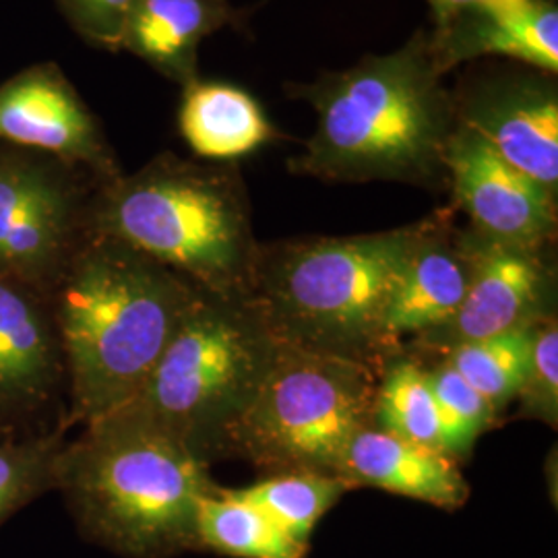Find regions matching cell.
Masks as SVG:
<instances>
[{
	"instance_id": "6da1fadb",
	"label": "cell",
	"mask_w": 558,
	"mask_h": 558,
	"mask_svg": "<svg viewBox=\"0 0 558 558\" xmlns=\"http://www.w3.org/2000/svg\"><path fill=\"white\" fill-rule=\"evenodd\" d=\"M317 124L290 172L325 182H403L447 189V149L458 129L428 32L389 54H371L313 83L288 85Z\"/></svg>"
},
{
	"instance_id": "7a4b0ae2",
	"label": "cell",
	"mask_w": 558,
	"mask_h": 558,
	"mask_svg": "<svg viewBox=\"0 0 558 558\" xmlns=\"http://www.w3.org/2000/svg\"><path fill=\"white\" fill-rule=\"evenodd\" d=\"M199 288L120 240L89 232L48 292L69 383V430L141 389Z\"/></svg>"
},
{
	"instance_id": "3957f363",
	"label": "cell",
	"mask_w": 558,
	"mask_h": 558,
	"mask_svg": "<svg viewBox=\"0 0 558 558\" xmlns=\"http://www.w3.org/2000/svg\"><path fill=\"white\" fill-rule=\"evenodd\" d=\"M214 486L209 463L122 416L83 426L57 459L54 490L81 538L122 558L197 553V513Z\"/></svg>"
},
{
	"instance_id": "277c9868",
	"label": "cell",
	"mask_w": 558,
	"mask_h": 558,
	"mask_svg": "<svg viewBox=\"0 0 558 558\" xmlns=\"http://www.w3.org/2000/svg\"><path fill=\"white\" fill-rule=\"evenodd\" d=\"M420 221L373 234L260 242L246 299L279 343L383 373L403 348L385 333Z\"/></svg>"
},
{
	"instance_id": "5b68a950",
	"label": "cell",
	"mask_w": 558,
	"mask_h": 558,
	"mask_svg": "<svg viewBox=\"0 0 558 558\" xmlns=\"http://www.w3.org/2000/svg\"><path fill=\"white\" fill-rule=\"evenodd\" d=\"M89 230L218 296L248 294L260 246L239 168L170 151L133 174L100 182Z\"/></svg>"
},
{
	"instance_id": "8992f818",
	"label": "cell",
	"mask_w": 558,
	"mask_h": 558,
	"mask_svg": "<svg viewBox=\"0 0 558 558\" xmlns=\"http://www.w3.org/2000/svg\"><path fill=\"white\" fill-rule=\"evenodd\" d=\"M278 345L246 296L199 290L140 391L108 416L145 424L211 465L226 459L228 435Z\"/></svg>"
},
{
	"instance_id": "52a82bcc",
	"label": "cell",
	"mask_w": 558,
	"mask_h": 558,
	"mask_svg": "<svg viewBox=\"0 0 558 558\" xmlns=\"http://www.w3.org/2000/svg\"><path fill=\"white\" fill-rule=\"evenodd\" d=\"M380 373L352 360L279 343L255 398L232 426L226 458L265 474L339 476L354 435L373 422Z\"/></svg>"
},
{
	"instance_id": "ba28073f",
	"label": "cell",
	"mask_w": 558,
	"mask_h": 558,
	"mask_svg": "<svg viewBox=\"0 0 558 558\" xmlns=\"http://www.w3.org/2000/svg\"><path fill=\"white\" fill-rule=\"evenodd\" d=\"M100 182L80 166L0 141V274L48 296L92 232Z\"/></svg>"
},
{
	"instance_id": "9c48e42d",
	"label": "cell",
	"mask_w": 558,
	"mask_h": 558,
	"mask_svg": "<svg viewBox=\"0 0 558 558\" xmlns=\"http://www.w3.org/2000/svg\"><path fill=\"white\" fill-rule=\"evenodd\" d=\"M470 257V286L456 317L412 339L403 352L437 356L459 343L493 338L557 313V260L553 248H527L461 228Z\"/></svg>"
},
{
	"instance_id": "30bf717a",
	"label": "cell",
	"mask_w": 558,
	"mask_h": 558,
	"mask_svg": "<svg viewBox=\"0 0 558 558\" xmlns=\"http://www.w3.org/2000/svg\"><path fill=\"white\" fill-rule=\"evenodd\" d=\"M69 383L48 296L0 274V439L71 433Z\"/></svg>"
},
{
	"instance_id": "8fae6325",
	"label": "cell",
	"mask_w": 558,
	"mask_h": 558,
	"mask_svg": "<svg viewBox=\"0 0 558 558\" xmlns=\"http://www.w3.org/2000/svg\"><path fill=\"white\" fill-rule=\"evenodd\" d=\"M451 94L459 126L558 195L557 75L525 64L490 69Z\"/></svg>"
},
{
	"instance_id": "7c38bea8",
	"label": "cell",
	"mask_w": 558,
	"mask_h": 558,
	"mask_svg": "<svg viewBox=\"0 0 558 558\" xmlns=\"http://www.w3.org/2000/svg\"><path fill=\"white\" fill-rule=\"evenodd\" d=\"M447 189L453 209L468 216L482 236L553 248L558 232V195L502 160L476 133L459 126L447 149Z\"/></svg>"
},
{
	"instance_id": "4fadbf2b",
	"label": "cell",
	"mask_w": 558,
	"mask_h": 558,
	"mask_svg": "<svg viewBox=\"0 0 558 558\" xmlns=\"http://www.w3.org/2000/svg\"><path fill=\"white\" fill-rule=\"evenodd\" d=\"M0 141L80 166L101 182L122 174L100 120L57 62L0 83Z\"/></svg>"
},
{
	"instance_id": "5bb4252c",
	"label": "cell",
	"mask_w": 558,
	"mask_h": 558,
	"mask_svg": "<svg viewBox=\"0 0 558 558\" xmlns=\"http://www.w3.org/2000/svg\"><path fill=\"white\" fill-rule=\"evenodd\" d=\"M470 274V257L453 209H439L420 220L418 236L387 304V338L403 348L453 319L468 294Z\"/></svg>"
},
{
	"instance_id": "9a60e30c",
	"label": "cell",
	"mask_w": 558,
	"mask_h": 558,
	"mask_svg": "<svg viewBox=\"0 0 558 558\" xmlns=\"http://www.w3.org/2000/svg\"><path fill=\"white\" fill-rule=\"evenodd\" d=\"M428 41L445 77L461 64L493 57L557 75V0H499L474 7L433 27Z\"/></svg>"
},
{
	"instance_id": "2e32d148",
	"label": "cell",
	"mask_w": 558,
	"mask_h": 558,
	"mask_svg": "<svg viewBox=\"0 0 558 558\" xmlns=\"http://www.w3.org/2000/svg\"><path fill=\"white\" fill-rule=\"evenodd\" d=\"M339 478L352 490L379 488L449 513L461 509L472 493L459 461L437 449L399 439L373 422L350 440Z\"/></svg>"
},
{
	"instance_id": "e0dca14e",
	"label": "cell",
	"mask_w": 558,
	"mask_h": 558,
	"mask_svg": "<svg viewBox=\"0 0 558 558\" xmlns=\"http://www.w3.org/2000/svg\"><path fill=\"white\" fill-rule=\"evenodd\" d=\"M239 20V9L230 0H137L124 25L120 50L184 87L201 77L203 40Z\"/></svg>"
},
{
	"instance_id": "ac0fdd59",
	"label": "cell",
	"mask_w": 558,
	"mask_h": 558,
	"mask_svg": "<svg viewBox=\"0 0 558 558\" xmlns=\"http://www.w3.org/2000/svg\"><path fill=\"white\" fill-rule=\"evenodd\" d=\"M177 124L189 149L205 161L232 163L281 137L253 94L203 77L182 87Z\"/></svg>"
},
{
	"instance_id": "d6986e66",
	"label": "cell",
	"mask_w": 558,
	"mask_h": 558,
	"mask_svg": "<svg viewBox=\"0 0 558 558\" xmlns=\"http://www.w3.org/2000/svg\"><path fill=\"white\" fill-rule=\"evenodd\" d=\"M304 546L286 534L257 505L234 488L214 486L197 513V553L228 558H306Z\"/></svg>"
},
{
	"instance_id": "ffe728a7",
	"label": "cell",
	"mask_w": 558,
	"mask_h": 558,
	"mask_svg": "<svg viewBox=\"0 0 558 558\" xmlns=\"http://www.w3.org/2000/svg\"><path fill=\"white\" fill-rule=\"evenodd\" d=\"M242 499L257 505L292 538L311 546V538L343 495L352 490L345 480L319 472L265 474L257 484L234 488Z\"/></svg>"
},
{
	"instance_id": "44dd1931",
	"label": "cell",
	"mask_w": 558,
	"mask_h": 558,
	"mask_svg": "<svg viewBox=\"0 0 558 558\" xmlns=\"http://www.w3.org/2000/svg\"><path fill=\"white\" fill-rule=\"evenodd\" d=\"M373 424L399 439L442 451L439 408L414 354L389 360L379 377ZM451 458V456H449Z\"/></svg>"
},
{
	"instance_id": "7402d4cb",
	"label": "cell",
	"mask_w": 558,
	"mask_h": 558,
	"mask_svg": "<svg viewBox=\"0 0 558 558\" xmlns=\"http://www.w3.org/2000/svg\"><path fill=\"white\" fill-rule=\"evenodd\" d=\"M538 320L493 338L459 343L437 356L458 371L459 377L470 383L482 398L488 399L502 416L505 408L518 398L525 379Z\"/></svg>"
},
{
	"instance_id": "603a6c76",
	"label": "cell",
	"mask_w": 558,
	"mask_h": 558,
	"mask_svg": "<svg viewBox=\"0 0 558 558\" xmlns=\"http://www.w3.org/2000/svg\"><path fill=\"white\" fill-rule=\"evenodd\" d=\"M416 359L424 366L426 383L439 408L442 449L461 463L472 456L474 445L482 435L499 426L500 414L445 360L439 356Z\"/></svg>"
},
{
	"instance_id": "cb8c5ba5",
	"label": "cell",
	"mask_w": 558,
	"mask_h": 558,
	"mask_svg": "<svg viewBox=\"0 0 558 558\" xmlns=\"http://www.w3.org/2000/svg\"><path fill=\"white\" fill-rule=\"evenodd\" d=\"M69 433L0 439V525L23 507L54 490L57 459Z\"/></svg>"
},
{
	"instance_id": "d4e9b609",
	"label": "cell",
	"mask_w": 558,
	"mask_h": 558,
	"mask_svg": "<svg viewBox=\"0 0 558 558\" xmlns=\"http://www.w3.org/2000/svg\"><path fill=\"white\" fill-rule=\"evenodd\" d=\"M519 416L558 426V319L550 313L536 323L532 356L521 383L518 398Z\"/></svg>"
},
{
	"instance_id": "484cf974",
	"label": "cell",
	"mask_w": 558,
	"mask_h": 558,
	"mask_svg": "<svg viewBox=\"0 0 558 558\" xmlns=\"http://www.w3.org/2000/svg\"><path fill=\"white\" fill-rule=\"evenodd\" d=\"M64 20L94 48L120 52L124 25L137 0H57Z\"/></svg>"
},
{
	"instance_id": "4316f807",
	"label": "cell",
	"mask_w": 558,
	"mask_h": 558,
	"mask_svg": "<svg viewBox=\"0 0 558 558\" xmlns=\"http://www.w3.org/2000/svg\"><path fill=\"white\" fill-rule=\"evenodd\" d=\"M490 2H499V0H428L430 13H433V27L445 25L447 21L453 20L461 11L482 7V4H490Z\"/></svg>"
}]
</instances>
